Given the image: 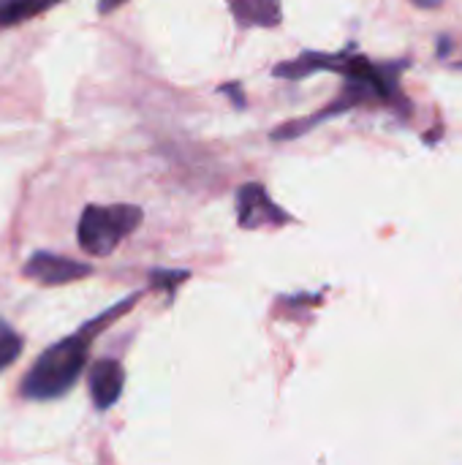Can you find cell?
<instances>
[{"label":"cell","instance_id":"obj_2","mask_svg":"<svg viewBox=\"0 0 462 465\" xmlns=\"http://www.w3.org/2000/svg\"><path fill=\"white\" fill-rule=\"evenodd\" d=\"M139 223L142 210L133 204H87L76 226V240L90 256H109Z\"/></svg>","mask_w":462,"mask_h":465},{"label":"cell","instance_id":"obj_3","mask_svg":"<svg viewBox=\"0 0 462 465\" xmlns=\"http://www.w3.org/2000/svg\"><path fill=\"white\" fill-rule=\"evenodd\" d=\"M237 221L242 229H261V226H280L289 215L272 202L264 185L251 183L237 191Z\"/></svg>","mask_w":462,"mask_h":465},{"label":"cell","instance_id":"obj_6","mask_svg":"<svg viewBox=\"0 0 462 465\" xmlns=\"http://www.w3.org/2000/svg\"><path fill=\"white\" fill-rule=\"evenodd\" d=\"M229 5L242 27H275L283 19L280 0H229Z\"/></svg>","mask_w":462,"mask_h":465},{"label":"cell","instance_id":"obj_1","mask_svg":"<svg viewBox=\"0 0 462 465\" xmlns=\"http://www.w3.org/2000/svg\"><path fill=\"white\" fill-rule=\"evenodd\" d=\"M131 302H133V300L123 302L120 308H128ZM120 308L109 311V316L117 313ZM109 316H103V319L87 324L84 330H79V332L63 338L60 343L49 346V349L38 357V362L27 371V376H25V381H22V395L30 398V401H54V398H63V395L76 384V379L82 376V371H84V365H87L93 332H95Z\"/></svg>","mask_w":462,"mask_h":465},{"label":"cell","instance_id":"obj_4","mask_svg":"<svg viewBox=\"0 0 462 465\" xmlns=\"http://www.w3.org/2000/svg\"><path fill=\"white\" fill-rule=\"evenodd\" d=\"M25 278L30 281H38L44 286H65L71 281H79V278H87L90 275V267L82 264V262H74V259H65V256H57V253H46V251H38L27 259L25 264Z\"/></svg>","mask_w":462,"mask_h":465},{"label":"cell","instance_id":"obj_5","mask_svg":"<svg viewBox=\"0 0 462 465\" xmlns=\"http://www.w3.org/2000/svg\"><path fill=\"white\" fill-rule=\"evenodd\" d=\"M123 384H125L123 365L117 360H98L90 368V398H93L95 409H101V411L112 409L123 392Z\"/></svg>","mask_w":462,"mask_h":465},{"label":"cell","instance_id":"obj_8","mask_svg":"<svg viewBox=\"0 0 462 465\" xmlns=\"http://www.w3.org/2000/svg\"><path fill=\"white\" fill-rule=\"evenodd\" d=\"M22 338L5 322H0V371H5L22 354Z\"/></svg>","mask_w":462,"mask_h":465},{"label":"cell","instance_id":"obj_9","mask_svg":"<svg viewBox=\"0 0 462 465\" xmlns=\"http://www.w3.org/2000/svg\"><path fill=\"white\" fill-rule=\"evenodd\" d=\"M123 3H128V0H98V11H101V14H109V11L120 8Z\"/></svg>","mask_w":462,"mask_h":465},{"label":"cell","instance_id":"obj_7","mask_svg":"<svg viewBox=\"0 0 462 465\" xmlns=\"http://www.w3.org/2000/svg\"><path fill=\"white\" fill-rule=\"evenodd\" d=\"M63 0H0V27L27 22Z\"/></svg>","mask_w":462,"mask_h":465}]
</instances>
